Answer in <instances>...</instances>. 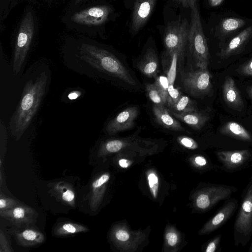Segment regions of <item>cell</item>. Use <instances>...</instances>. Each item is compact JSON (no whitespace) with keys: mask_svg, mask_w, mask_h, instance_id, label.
<instances>
[{"mask_svg":"<svg viewBox=\"0 0 252 252\" xmlns=\"http://www.w3.org/2000/svg\"><path fill=\"white\" fill-rule=\"evenodd\" d=\"M48 77L42 73L33 81L25 84L20 101L12 115L9 126L11 135L18 140L30 126L45 93Z\"/></svg>","mask_w":252,"mask_h":252,"instance_id":"6da1fadb","label":"cell"},{"mask_svg":"<svg viewBox=\"0 0 252 252\" xmlns=\"http://www.w3.org/2000/svg\"><path fill=\"white\" fill-rule=\"evenodd\" d=\"M80 58L92 67L131 85L136 82L123 64L111 53L90 44H83Z\"/></svg>","mask_w":252,"mask_h":252,"instance_id":"7a4b0ae2","label":"cell"},{"mask_svg":"<svg viewBox=\"0 0 252 252\" xmlns=\"http://www.w3.org/2000/svg\"><path fill=\"white\" fill-rule=\"evenodd\" d=\"M189 5L191 9V20L188 38L189 51L198 68L208 69L209 51L203 32L196 0H189Z\"/></svg>","mask_w":252,"mask_h":252,"instance_id":"3957f363","label":"cell"},{"mask_svg":"<svg viewBox=\"0 0 252 252\" xmlns=\"http://www.w3.org/2000/svg\"><path fill=\"white\" fill-rule=\"evenodd\" d=\"M34 32V22L32 12H27L21 22L15 44L13 71L15 75L20 71L24 63Z\"/></svg>","mask_w":252,"mask_h":252,"instance_id":"277c9868","label":"cell"},{"mask_svg":"<svg viewBox=\"0 0 252 252\" xmlns=\"http://www.w3.org/2000/svg\"><path fill=\"white\" fill-rule=\"evenodd\" d=\"M189 25L186 19H179L169 23L164 34V44L169 56L175 51L184 53L188 38Z\"/></svg>","mask_w":252,"mask_h":252,"instance_id":"5b68a950","label":"cell"},{"mask_svg":"<svg viewBox=\"0 0 252 252\" xmlns=\"http://www.w3.org/2000/svg\"><path fill=\"white\" fill-rule=\"evenodd\" d=\"M211 74L208 69L198 68L186 73L183 83L187 91L195 96L208 94L212 88Z\"/></svg>","mask_w":252,"mask_h":252,"instance_id":"8992f818","label":"cell"},{"mask_svg":"<svg viewBox=\"0 0 252 252\" xmlns=\"http://www.w3.org/2000/svg\"><path fill=\"white\" fill-rule=\"evenodd\" d=\"M112 11L107 5L93 6L74 13L71 20L80 25L98 26L104 24Z\"/></svg>","mask_w":252,"mask_h":252,"instance_id":"52a82bcc","label":"cell"},{"mask_svg":"<svg viewBox=\"0 0 252 252\" xmlns=\"http://www.w3.org/2000/svg\"><path fill=\"white\" fill-rule=\"evenodd\" d=\"M236 231L245 235L252 231V185L249 188L235 222Z\"/></svg>","mask_w":252,"mask_h":252,"instance_id":"ba28073f","label":"cell"},{"mask_svg":"<svg viewBox=\"0 0 252 252\" xmlns=\"http://www.w3.org/2000/svg\"><path fill=\"white\" fill-rule=\"evenodd\" d=\"M37 212L32 208L19 204L12 209L0 212V216L16 225L29 224L34 221Z\"/></svg>","mask_w":252,"mask_h":252,"instance_id":"9c48e42d","label":"cell"},{"mask_svg":"<svg viewBox=\"0 0 252 252\" xmlns=\"http://www.w3.org/2000/svg\"><path fill=\"white\" fill-rule=\"evenodd\" d=\"M157 0H135L131 16V28L137 32L145 25L154 8Z\"/></svg>","mask_w":252,"mask_h":252,"instance_id":"30bf717a","label":"cell"},{"mask_svg":"<svg viewBox=\"0 0 252 252\" xmlns=\"http://www.w3.org/2000/svg\"><path fill=\"white\" fill-rule=\"evenodd\" d=\"M138 109L136 106L128 107L110 121L106 128L109 134L131 128L134 125V121L138 114Z\"/></svg>","mask_w":252,"mask_h":252,"instance_id":"8fae6325","label":"cell"},{"mask_svg":"<svg viewBox=\"0 0 252 252\" xmlns=\"http://www.w3.org/2000/svg\"><path fill=\"white\" fill-rule=\"evenodd\" d=\"M233 191L232 187L222 185L214 187L199 194L196 200V206L199 209H208L229 196Z\"/></svg>","mask_w":252,"mask_h":252,"instance_id":"7c38bea8","label":"cell"},{"mask_svg":"<svg viewBox=\"0 0 252 252\" xmlns=\"http://www.w3.org/2000/svg\"><path fill=\"white\" fill-rule=\"evenodd\" d=\"M252 38V25L239 32L233 37L223 48L220 56L226 58L240 52Z\"/></svg>","mask_w":252,"mask_h":252,"instance_id":"4fadbf2b","label":"cell"},{"mask_svg":"<svg viewBox=\"0 0 252 252\" xmlns=\"http://www.w3.org/2000/svg\"><path fill=\"white\" fill-rule=\"evenodd\" d=\"M219 160L228 169H233L242 165L250 157L248 150L223 151L217 153Z\"/></svg>","mask_w":252,"mask_h":252,"instance_id":"5bb4252c","label":"cell"},{"mask_svg":"<svg viewBox=\"0 0 252 252\" xmlns=\"http://www.w3.org/2000/svg\"><path fill=\"white\" fill-rule=\"evenodd\" d=\"M223 97L225 102L231 107L240 109L244 103L234 80L230 77L225 78L223 85Z\"/></svg>","mask_w":252,"mask_h":252,"instance_id":"9a60e30c","label":"cell"},{"mask_svg":"<svg viewBox=\"0 0 252 252\" xmlns=\"http://www.w3.org/2000/svg\"><path fill=\"white\" fill-rule=\"evenodd\" d=\"M15 237L17 243L25 247L38 245L45 241L43 234L33 228H26L17 232Z\"/></svg>","mask_w":252,"mask_h":252,"instance_id":"2e32d148","label":"cell"},{"mask_svg":"<svg viewBox=\"0 0 252 252\" xmlns=\"http://www.w3.org/2000/svg\"><path fill=\"white\" fill-rule=\"evenodd\" d=\"M52 192L63 203L71 207L75 205V193L72 186L65 182L52 184Z\"/></svg>","mask_w":252,"mask_h":252,"instance_id":"e0dca14e","label":"cell"},{"mask_svg":"<svg viewBox=\"0 0 252 252\" xmlns=\"http://www.w3.org/2000/svg\"><path fill=\"white\" fill-rule=\"evenodd\" d=\"M109 178V174L104 173L92 181L89 196V204L92 211L97 209L101 200L103 188Z\"/></svg>","mask_w":252,"mask_h":252,"instance_id":"ac0fdd59","label":"cell"},{"mask_svg":"<svg viewBox=\"0 0 252 252\" xmlns=\"http://www.w3.org/2000/svg\"><path fill=\"white\" fill-rule=\"evenodd\" d=\"M153 111L157 121L163 126L174 130H184L180 123L170 115L164 105L154 104Z\"/></svg>","mask_w":252,"mask_h":252,"instance_id":"d6986e66","label":"cell"},{"mask_svg":"<svg viewBox=\"0 0 252 252\" xmlns=\"http://www.w3.org/2000/svg\"><path fill=\"white\" fill-rule=\"evenodd\" d=\"M236 206V203L233 201L223 206L206 224L205 231L211 232L222 225L232 215Z\"/></svg>","mask_w":252,"mask_h":252,"instance_id":"ffe728a7","label":"cell"},{"mask_svg":"<svg viewBox=\"0 0 252 252\" xmlns=\"http://www.w3.org/2000/svg\"><path fill=\"white\" fill-rule=\"evenodd\" d=\"M158 63L155 51L149 49L143 58L139 63L137 67L140 71L149 77H155L158 71Z\"/></svg>","mask_w":252,"mask_h":252,"instance_id":"44dd1931","label":"cell"},{"mask_svg":"<svg viewBox=\"0 0 252 252\" xmlns=\"http://www.w3.org/2000/svg\"><path fill=\"white\" fill-rule=\"evenodd\" d=\"M170 112L177 118L195 129L201 128L209 118L208 115L197 110L180 113Z\"/></svg>","mask_w":252,"mask_h":252,"instance_id":"7402d4cb","label":"cell"},{"mask_svg":"<svg viewBox=\"0 0 252 252\" xmlns=\"http://www.w3.org/2000/svg\"><path fill=\"white\" fill-rule=\"evenodd\" d=\"M246 24V21L241 18L228 17L223 19L217 28V34L224 37L237 31Z\"/></svg>","mask_w":252,"mask_h":252,"instance_id":"603a6c76","label":"cell"},{"mask_svg":"<svg viewBox=\"0 0 252 252\" xmlns=\"http://www.w3.org/2000/svg\"><path fill=\"white\" fill-rule=\"evenodd\" d=\"M220 132L241 140H252V136L250 132L241 125L234 122H229L225 124L221 127Z\"/></svg>","mask_w":252,"mask_h":252,"instance_id":"cb8c5ba5","label":"cell"},{"mask_svg":"<svg viewBox=\"0 0 252 252\" xmlns=\"http://www.w3.org/2000/svg\"><path fill=\"white\" fill-rule=\"evenodd\" d=\"M89 228L83 224L65 221L59 223L54 229L53 233L56 236L63 237L77 233L86 232Z\"/></svg>","mask_w":252,"mask_h":252,"instance_id":"d4e9b609","label":"cell"},{"mask_svg":"<svg viewBox=\"0 0 252 252\" xmlns=\"http://www.w3.org/2000/svg\"><path fill=\"white\" fill-rule=\"evenodd\" d=\"M196 110L191 100L186 95H181L177 102L169 107L170 112L177 113H184Z\"/></svg>","mask_w":252,"mask_h":252,"instance_id":"484cf974","label":"cell"},{"mask_svg":"<svg viewBox=\"0 0 252 252\" xmlns=\"http://www.w3.org/2000/svg\"><path fill=\"white\" fill-rule=\"evenodd\" d=\"M183 54V53L181 51L177 50L173 52L170 56L171 58V64L167 75L169 86H174V83L176 76L178 59Z\"/></svg>","mask_w":252,"mask_h":252,"instance_id":"4316f807","label":"cell"},{"mask_svg":"<svg viewBox=\"0 0 252 252\" xmlns=\"http://www.w3.org/2000/svg\"><path fill=\"white\" fill-rule=\"evenodd\" d=\"M146 90L150 100L154 104L165 105L163 99L155 83L147 84Z\"/></svg>","mask_w":252,"mask_h":252,"instance_id":"83f0119b","label":"cell"},{"mask_svg":"<svg viewBox=\"0 0 252 252\" xmlns=\"http://www.w3.org/2000/svg\"><path fill=\"white\" fill-rule=\"evenodd\" d=\"M125 145L121 140L115 139L106 141L100 149L99 154L104 153H113L120 151Z\"/></svg>","mask_w":252,"mask_h":252,"instance_id":"f1b7e54d","label":"cell"},{"mask_svg":"<svg viewBox=\"0 0 252 252\" xmlns=\"http://www.w3.org/2000/svg\"><path fill=\"white\" fill-rule=\"evenodd\" d=\"M154 83L162 96L164 102L166 105L169 86L167 77L164 75L159 76L156 78Z\"/></svg>","mask_w":252,"mask_h":252,"instance_id":"f546056e","label":"cell"},{"mask_svg":"<svg viewBox=\"0 0 252 252\" xmlns=\"http://www.w3.org/2000/svg\"><path fill=\"white\" fill-rule=\"evenodd\" d=\"M17 200L7 197L1 192L0 194V212L5 211L12 209L20 204Z\"/></svg>","mask_w":252,"mask_h":252,"instance_id":"4dcf8cb0","label":"cell"},{"mask_svg":"<svg viewBox=\"0 0 252 252\" xmlns=\"http://www.w3.org/2000/svg\"><path fill=\"white\" fill-rule=\"evenodd\" d=\"M181 95V93L178 89L174 86H168L166 105L169 108L171 107L177 102Z\"/></svg>","mask_w":252,"mask_h":252,"instance_id":"1f68e13d","label":"cell"},{"mask_svg":"<svg viewBox=\"0 0 252 252\" xmlns=\"http://www.w3.org/2000/svg\"><path fill=\"white\" fill-rule=\"evenodd\" d=\"M148 179L151 192L153 196L156 197L158 187V178L155 173H151L148 176Z\"/></svg>","mask_w":252,"mask_h":252,"instance_id":"d6a6232c","label":"cell"},{"mask_svg":"<svg viewBox=\"0 0 252 252\" xmlns=\"http://www.w3.org/2000/svg\"><path fill=\"white\" fill-rule=\"evenodd\" d=\"M0 252H13L10 247L8 240L2 230L0 232Z\"/></svg>","mask_w":252,"mask_h":252,"instance_id":"836d02e7","label":"cell"},{"mask_svg":"<svg viewBox=\"0 0 252 252\" xmlns=\"http://www.w3.org/2000/svg\"><path fill=\"white\" fill-rule=\"evenodd\" d=\"M240 70V73L247 75L252 76V59L242 65Z\"/></svg>","mask_w":252,"mask_h":252,"instance_id":"e575fe53","label":"cell"},{"mask_svg":"<svg viewBox=\"0 0 252 252\" xmlns=\"http://www.w3.org/2000/svg\"><path fill=\"white\" fill-rule=\"evenodd\" d=\"M220 235H219L214 238L208 244L205 251L206 252H214L216 251L220 243Z\"/></svg>","mask_w":252,"mask_h":252,"instance_id":"d590c367","label":"cell"},{"mask_svg":"<svg viewBox=\"0 0 252 252\" xmlns=\"http://www.w3.org/2000/svg\"><path fill=\"white\" fill-rule=\"evenodd\" d=\"M181 143L185 147L190 149H195L197 147L196 143L192 139L183 137L180 139Z\"/></svg>","mask_w":252,"mask_h":252,"instance_id":"8d00e7d4","label":"cell"},{"mask_svg":"<svg viewBox=\"0 0 252 252\" xmlns=\"http://www.w3.org/2000/svg\"><path fill=\"white\" fill-rule=\"evenodd\" d=\"M116 238L121 241H126L129 239L128 233L124 230H119L115 233Z\"/></svg>","mask_w":252,"mask_h":252,"instance_id":"74e56055","label":"cell"},{"mask_svg":"<svg viewBox=\"0 0 252 252\" xmlns=\"http://www.w3.org/2000/svg\"><path fill=\"white\" fill-rule=\"evenodd\" d=\"M166 239L168 244L171 246H173L178 241V236L174 232H169L166 234Z\"/></svg>","mask_w":252,"mask_h":252,"instance_id":"f35d334b","label":"cell"},{"mask_svg":"<svg viewBox=\"0 0 252 252\" xmlns=\"http://www.w3.org/2000/svg\"><path fill=\"white\" fill-rule=\"evenodd\" d=\"M194 160L195 163L200 166H205L207 164L206 159L202 156H197Z\"/></svg>","mask_w":252,"mask_h":252,"instance_id":"ab89813d","label":"cell"},{"mask_svg":"<svg viewBox=\"0 0 252 252\" xmlns=\"http://www.w3.org/2000/svg\"><path fill=\"white\" fill-rule=\"evenodd\" d=\"M224 0H209V4L212 7H216L220 5Z\"/></svg>","mask_w":252,"mask_h":252,"instance_id":"60d3db41","label":"cell"},{"mask_svg":"<svg viewBox=\"0 0 252 252\" xmlns=\"http://www.w3.org/2000/svg\"><path fill=\"white\" fill-rule=\"evenodd\" d=\"M80 94V92L77 91L72 92L68 94V97L70 99H75L77 98Z\"/></svg>","mask_w":252,"mask_h":252,"instance_id":"b9f144b4","label":"cell"},{"mask_svg":"<svg viewBox=\"0 0 252 252\" xmlns=\"http://www.w3.org/2000/svg\"><path fill=\"white\" fill-rule=\"evenodd\" d=\"M179 4H181L185 7H189V0H172Z\"/></svg>","mask_w":252,"mask_h":252,"instance_id":"7bdbcfd3","label":"cell"},{"mask_svg":"<svg viewBox=\"0 0 252 252\" xmlns=\"http://www.w3.org/2000/svg\"><path fill=\"white\" fill-rule=\"evenodd\" d=\"M120 165L123 168H126L128 166L127 160L125 159H121L119 160Z\"/></svg>","mask_w":252,"mask_h":252,"instance_id":"ee69618b","label":"cell"},{"mask_svg":"<svg viewBox=\"0 0 252 252\" xmlns=\"http://www.w3.org/2000/svg\"><path fill=\"white\" fill-rule=\"evenodd\" d=\"M248 93L249 94V96L252 99V86H250L248 89Z\"/></svg>","mask_w":252,"mask_h":252,"instance_id":"f6af8a7d","label":"cell"},{"mask_svg":"<svg viewBox=\"0 0 252 252\" xmlns=\"http://www.w3.org/2000/svg\"><path fill=\"white\" fill-rule=\"evenodd\" d=\"M84 0H75L74 4H79L80 2H82Z\"/></svg>","mask_w":252,"mask_h":252,"instance_id":"bcb514c9","label":"cell"},{"mask_svg":"<svg viewBox=\"0 0 252 252\" xmlns=\"http://www.w3.org/2000/svg\"><path fill=\"white\" fill-rule=\"evenodd\" d=\"M250 251L252 252V246L250 248Z\"/></svg>","mask_w":252,"mask_h":252,"instance_id":"7dc6e473","label":"cell"}]
</instances>
